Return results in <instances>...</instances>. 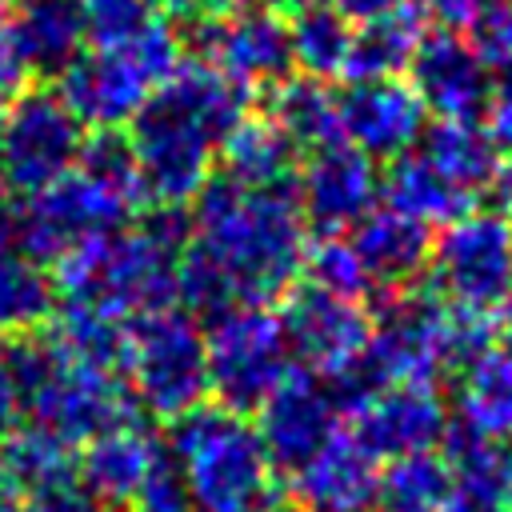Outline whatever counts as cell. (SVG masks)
Wrapping results in <instances>:
<instances>
[{"mask_svg":"<svg viewBox=\"0 0 512 512\" xmlns=\"http://www.w3.org/2000/svg\"><path fill=\"white\" fill-rule=\"evenodd\" d=\"M244 116L248 88L232 84L212 64H180L156 84L128 132L152 204H188L212 176L220 144Z\"/></svg>","mask_w":512,"mask_h":512,"instance_id":"6da1fadb","label":"cell"},{"mask_svg":"<svg viewBox=\"0 0 512 512\" xmlns=\"http://www.w3.org/2000/svg\"><path fill=\"white\" fill-rule=\"evenodd\" d=\"M196 244L224 268L240 304L284 296L304 272L308 224L296 188H244L224 172L192 196Z\"/></svg>","mask_w":512,"mask_h":512,"instance_id":"7a4b0ae2","label":"cell"},{"mask_svg":"<svg viewBox=\"0 0 512 512\" xmlns=\"http://www.w3.org/2000/svg\"><path fill=\"white\" fill-rule=\"evenodd\" d=\"M168 460L184 476L192 512H268L276 504V468L256 428L220 404L172 420Z\"/></svg>","mask_w":512,"mask_h":512,"instance_id":"3957f363","label":"cell"},{"mask_svg":"<svg viewBox=\"0 0 512 512\" xmlns=\"http://www.w3.org/2000/svg\"><path fill=\"white\" fill-rule=\"evenodd\" d=\"M176 260L140 228L100 232L56 260L52 284L64 308L100 312L112 320H140L176 300Z\"/></svg>","mask_w":512,"mask_h":512,"instance_id":"277c9868","label":"cell"},{"mask_svg":"<svg viewBox=\"0 0 512 512\" xmlns=\"http://www.w3.org/2000/svg\"><path fill=\"white\" fill-rule=\"evenodd\" d=\"M184 64L180 36L168 24H148L124 44L84 52L60 76V100L80 124L120 128L140 112L156 84Z\"/></svg>","mask_w":512,"mask_h":512,"instance_id":"5b68a950","label":"cell"},{"mask_svg":"<svg viewBox=\"0 0 512 512\" xmlns=\"http://www.w3.org/2000/svg\"><path fill=\"white\" fill-rule=\"evenodd\" d=\"M208 392L220 408L248 416L292 372V348L280 312L268 304H236L208 320L204 332Z\"/></svg>","mask_w":512,"mask_h":512,"instance_id":"8992f818","label":"cell"},{"mask_svg":"<svg viewBox=\"0 0 512 512\" xmlns=\"http://www.w3.org/2000/svg\"><path fill=\"white\" fill-rule=\"evenodd\" d=\"M128 392L136 408H148L160 420H176L204 404L208 392V360L204 332L192 312H148L128 328Z\"/></svg>","mask_w":512,"mask_h":512,"instance_id":"52a82bcc","label":"cell"},{"mask_svg":"<svg viewBox=\"0 0 512 512\" xmlns=\"http://www.w3.org/2000/svg\"><path fill=\"white\" fill-rule=\"evenodd\" d=\"M360 360L380 380V388L432 384L452 368V304L432 284L388 292L372 316Z\"/></svg>","mask_w":512,"mask_h":512,"instance_id":"ba28073f","label":"cell"},{"mask_svg":"<svg viewBox=\"0 0 512 512\" xmlns=\"http://www.w3.org/2000/svg\"><path fill=\"white\" fill-rule=\"evenodd\" d=\"M432 288L452 308L508 320L512 316V236L508 216L468 212L432 240Z\"/></svg>","mask_w":512,"mask_h":512,"instance_id":"9c48e42d","label":"cell"},{"mask_svg":"<svg viewBox=\"0 0 512 512\" xmlns=\"http://www.w3.org/2000/svg\"><path fill=\"white\" fill-rule=\"evenodd\" d=\"M84 144V124L68 112L60 92L32 88L12 100L4 112V140H0V176L8 192L32 196L76 168Z\"/></svg>","mask_w":512,"mask_h":512,"instance_id":"30bf717a","label":"cell"},{"mask_svg":"<svg viewBox=\"0 0 512 512\" xmlns=\"http://www.w3.org/2000/svg\"><path fill=\"white\" fill-rule=\"evenodd\" d=\"M20 412H28L36 428L60 436L64 444H88L112 428L136 424V400L128 384L120 380V372L84 368V364L64 360L60 352L48 376L28 392Z\"/></svg>","mask_w":512,"mask_h":512,"instance_id":"8fae6325","label":"cell"},{"mask_svg":"<svg viewBox=\"0 0 512 512\" xmlns=\"http://www.w3.org/2000/svg\"><path fill=\"white\" fill-rule=\"evenodd\" d=\"M132 212H124L116 200H108L100 188H92L76 168L60 176L56 184L20 196V232L16 248L32 260H60L68 248H76L88 236L124 228Z\"/></svg>","mask_w":512,"mask_h":512,"instance_id":"7c38bea8","label":"cell"},{"mask_svg":"<svg viewBox=\"0 0 512 512\" xmlns=\"http://www.w3.org/2000/svg\"><path fill=\"white\" fill-rule=\"evenodd\" d=\"M280 324L292 356H300L308 372H320L328 380L364 356L372 312L360 300H344L316 284H300L284 300Z\"/></svg>","mask_w":512,"mask_h":512,"instance_id":"4fadbf2b","label":"cell"},{"mask_svg":"<svg viewBox=\"0 0 512 512\" xmlns=\"http://www.w3.org/2000/svg\"><path fill=\"white\" fill-rule=\"evenodd\" d=\"M292 188H296L304 224H312L320 236H340L376 208L380 172L360 148H352L348 140H336L304 156V168Z\"/></svg>","mask_w":512,"mask_h":512,"instance_id":"5bb4252c","label":"cell"},{"mask_svg":"<svg viewBox=\"0 0 512 512\" xmlns=\"http://www.w3.org/2000/svg\"><path fill=\"white\" fill-rule=\"evenodd\" d=\"M256 412H260L256 436L276 472L304 468L336 436V420H340L336 404L328 400V388L308 368H292Z\"/></svg>","mask_w":512,"mask_h":512,"instance_id":"9a60e30c","label":"cell"},{"mask_svg":"<svg viewBox=\"0 0 512 512\" xmlns=\"http://www.w3.org/2000/svg\"><path fill=\"white\" fill-rule=\"evenodd\" d=\"M336 120L340 136L368 160H396L412 152V144H420L428 112L408 80L384 76L348 80V88L336 96Z\"/></svg>","mask_w":512,"mask_h":512,"instance_id":"2e32d148","label":"cell"},{"mask_svg":"<svg viewBox=\"0 0 512 512\" xmlns=\"http://www.w3.org/2000/svg\"><path fill=\"white\" fill-rule=\"evenodd\" d=\"M448 432V408L432 384H388L356 412V444L380 460L432 452Z\"/></svg>","mask_w":512,"mask_h":512,"instance_id":"e0dca14e","label":"cell"},{"mask_svg":"<svg viewBox=\"0 0 512 512\" xmlns=\"http://www.w3.org/2000/svg\"><path fill=\"white\" fill-rule=\"evenodd\" d=\"M408 84L420 96L424 112H436L440 120H476L492 92L488 64L452 28L424 32L408 64Z\"/></svg>","mask_w":512,"mask_h":512,"instance_id":"ac0fdd59","label":"cell"},{"mask_svg":"<svg viewBox=\"0 0 512 512\" xmlns=\"http://www.w3.org/2000/svg\"><path fill=\"white\" fill-rule=\"evenodd\" d=\"M420 156L476 204L484 200L488 212L504 216L512 208V160L476 120H436L420 136Z\"/></svg>","mask_w":512,"mask_h":512,"instance_id":"d6986e66","label":"cell"},{"mask_svg":"<svg viewBox=\"0 0 512 512\" xmlns=\"http://www.w3.org/2000/svg\"><path fill=\"white\" fill-rule=\"evenodd\" d=\"M216 72H224L232 84H280L292 76V44L288 24L276 8H244L236 16H224L216 28V44L208 60Z\"/></svg>","mask_w":512,"mask_h":512,"instance_id":"ffe728a7","label":"cell"},{"mask_svg":"<svg viewBox=\"0 0 512 512\" xmlns=\"http://www.w3.org/2000/svg\"><path fill=\"white\" fill-rule=\"evenodd\" d=\"M292 484L296 504L308 512H372L380 504V464L352 432H336L304 468L292 472Z\"/></svg>","mask_w":512,"mask_h":512,"instance_id":"44dd1931","label":"cell"},{"mask_svg":"<svg viewBox=\"0 0 512 512\" xmlns=\"http://www.w3.org/2000/svg\"><path fill=\"white\" fill-rule=\"evenodd\" d=\"M352 252L360 256V268L368 284H380L384 292L412 288L432 256V228L396 212V208H372L352 228Z\"/></svg>","mask_w":512,"mask_h":512,"instance_id":"7402d4cb","label":"cell"},{"mask_svg":"<svg viewBox=\"0 0 512 512\" xmlns=\"http://www.w3.org/2000/svg\"><path fill=\"white\" fill-rule=\"evenodd\" d=\"M444 464L452 476V496L444 512H512V448L476 436L464 424L444 432Z\"/></svg>","mask_w":512,"mask_h":512,"instance_id":"603a6c76","label":"cell"},{"mask_svg":"<svg viewBox=\"0 0 512 512\" xmlns=\"http://www.w3.org/2000/svg\"><path fill=\"white\" fill-rule=\"evenodd\" d=\"M8 28L32 76H44V80L64 76L84 56L88 24H84L80 0H16Z\"/></svg>","mask_w":512,"mask_h":512,"instance_id":"cb8c5ba5","label":"cell"},{"mask_svg":"<svg viewBox=\"0 0 512 512\" xmlns=\"http://www.w3.org/2000/svg\"><path fill=\"white\" fill-rule=\"evenodd\" d=\"M160 456V444L140 424H124L84 444L76 456V480L96 504H128Z\"/></svg>","mask_w":512,"mask_h":512,"instance_id":"d4e9b609","label":"cell"},{"mask_svg":"<svg viewBox=\"0 0 512 512\" xmlns=\"http://www.w3.org/2000/svg\"><path fill=\"white\" fill-rule=\"evenodd\" d=\"M380 192L388 200V208L428 224V228H448L452 220L476 212V200L468 192H460L456 184H448L420 152H404L392 160V168L380 176Z\"/></svg>","mask_w":512,"mask_h":512,"instance_id":"484cf974","label":"cell"},{"mask_svg":"<svg viewBox=\"0 0 512 512\" xmlns=\"http://www.w3.org/2000/svg\"><path fill=\"white\" fill-rule=\"evenodd\" d=\"M456 424L476 436L512 440V360L496 348L480 352L464 368H456Z\"/></svg>","mask_w":512,"mask_h":512,"instance_id":"4316f807","label":"cell"},{"mask_svg":"<svg viewBox=\"0 0 512 512\" xmlns=\"http://www.w3.org/2000/svg\"><path fill=\"white\" fill-rule=\"evenodd\" d=\"M420 40H424V16L416 12V4H400L396 12L376 16V20H368L352 32L344 76L348 80L400 76V72H408Z\"/></svg>","mask_w":512,"mask_h":512,"instance_id":"83f0119b","label":"cell"},{"mask_svg":"<svg viewBox=\"0 0 512 512\" xmlns=\"http://www.w3.org/2000/svg\"><path fill=\"white\" fill-rule=\"evenodd\" d=\"M224 152V176L244 184V188H292L296 184V148L272 120H240L228 140L220 144Z\"/></svg>","mask_w":512,"mask_h":512,"instance_id":"f1b7e54d","label":"cell"},{"mask_svg":"<svg viewBox=\"0 0 512 512\" xmlns=\"http://www.w3.org/2000/svg\"><path fill=\"white\" fill-rule=\"evenodd\" d=\"M264 120H272L296 152H316L324 144L344 140L336 120V96L324 88V80L312 76H288L272 84Z\"/></svg>","mask_w":512,"mask_h":512,"instance_id":"f546056e","label":"cell"},{"mask_svg":"<svg viewBox=\"0 0 512 512\" xmlns=\"http://www.w3.org/2000/svg\"><path fill=\"white\" fill-rule=\"evenodd\" d=\"M56 312V284L40 260L0 248V336H28Z\"/></svg>","mask_w":512,"mask_h":512,"instance_id":"4dcf8cb0","label":"cell"},{"mask_svg":"<svg viewBox=\"0 0 512 512\" xmlns=\"http://www.w3.org/2000/svg\"><path fill=\"white\" fill-rule=\"evenodd\" d=\"M288 44H292V68H300L312 80H332L344 76L352 24L332 4H308L288 24Z\"/></svg>","mask_w":512,"mask_h":512,"instance_id":"1f68e13d","label":"cell"},{"mask_svg":"<svg viewBox=\"0 0 512 512\" xmlns=\"http://www.w3.org/2000/svg\"><path fill=\"white\" fill-rule=\"evenodd\" d=\"M76 172L92 188H100L108 200H116L124 212H136L148 196L136 152L120 128H96L92 136H84L80 156H76Z\"/></svg>","mask_w":512,"mask_h":512,"instance_id":"d6a6232c","label":"cell"},{"mask_svg":"<svg viewBox=\"0 0 512 512\" xmlns=\"http://www.w3.org/2000/svg\"><path fill=\"white\" fill-rule=\"evenodd\" d=\"M48 340L64 360L100 368V372H120L128 356V324L100 312H84V308H64Z\"/></svg>","mask_w":512,"mask_h":512,"instance_id":"836d02e7","label":"cell"},{"mask_svg":"<svg viewBox=\"0 0 512 512\" xmlns=\"http://www.w3.org/2000/svg\"><path fill=\"white\" fill-rule=\"evenodd\" d=\"M4 464L16 476L20 492H36V488H52V484H68L76 480V456L72 444H64L60 436L28 424L20 432H8L4 444Z\"/></svg>","mask_w":512,"mask_h":512,"instance_id":"e575fe53","label":"cell"},{"mask_svg":"<svg viewBox=\"0 0 512 512\" xmlns=\"http://www.w3.org/2000/svg\"><path fill=\"white\" fill-rule=\"evenodd\" d=\"M452 496L448 464L432 452L392 460L388 472H380V508H436L444 512Z\"/></svg>","mask_w":512,"mask_h":512,"instance_id":"d590c367","label":"cell"},{"mask_svg":"<svg viewBox=\"0 0 512 512\" xmlns=\"http://www.w3.org/2000/svg\"><path fill=\"white\" fill-rule=\"evenodd\" d=\"M176 296L184 300L188 312H200V316H208V320L240 304L232 280L224 276V268H220L196 240H192V244L180 252V260H176Z\"/></svg>","mask_w":512,"mask_h":512,"instance_id":"8d00e7d4","label":"cell"},{"mask_svg":"<svg viewBox=\"0 0 512 512\" xmlns=\"http://www.w3.org/2000/svg\"><path fill=\"white\" fill-rule=\"evenodd\" d=\"M304 272H308V284H316L332 296H344V300H360L372 288L360 268V256L352 252V244L344 236H320L316 244H308Z\"/></svg>","mask_w":512,"mask_h":512,"instance_id":"74e56055","label":"cell"},{"mask_svg":"<svg viewBox=\"0 0 512 512\" xmlns=\"http://www.w3.org/2000/svg\"><path fill=\"white\" fill-rule=\"evenodd\" d=\"M164 4L168 0H80L88 40H96V48H112V44L132 40L136 32L156 24V12Z\"/></svg>","mask_w":512,"mask_h":512,"instance_id":"f35d334b","label":"cell"},{"mask_svg":"<svg viewBox=\"0 0 512 512\" xmlns=\"http://www.w3.org/2000/svg\"><path fill=\"white\" fill-rule=\"evenodd\" d=\"M468 44L488 68H512V0H484L468 20Z\"/></svg>","mask_w":512,"mask_h":512,"instance_id":"ab89813d","label":"cell"},{"mask_svg":"<svg viewBox=\"0 0 512 512\" xmlns=\"http://www.w3.org/2000/svg\"><path fill=\"white\" fill-rule=\"evenodd\" d=\"M128 512H192L184 476L176 472V464L168 456H160L156 468L144 476V484L132 492Z\"/></svg>","mask_w":512,"mask_h":512,"instance_id":"60d3db41","label":"cell"},{"mask_svg":"<svg viewBox=\"0 0 512 512\" xmlns=\"http://www.w3.org/2000/svg\"><path fill=\"white\" fill-rule=\"evenodd\" d=\"M140 232H144L156 248H164L168 256H180V252L192 244L196 224H192V212H188L184 204H152V208L144 212V220H140Z\"/></svg>","mask_w":512,"mask_h":512,"instance_id":"b9f144b4","label":"cell"},{"mask_svg":"<svg viewBox=\"0 0 512 512\" xmlns=\"http://www.w3.org/2000/svg\"><path fill=\"white\" fill-rule=\"evenodd\" d=\"M96 508L100 504L80 488V480L36 488V492H24V500H20V512H96Z\"/></svg>","mask_w":512,"mask_h":512,"instance_id":"7bdbcfd3","label":"cell"},{"mask_svg":"<svg viewBox=\"0 0 512 512\" xmlns=\"http://www.w3.org/2000/svg\"><path fill=\"white\" fill-rule=\"evenodd\" d=\"M484 116H488V136L500 152H512V68L492 80V92H488V104H484Z\"/></svg>","mask_w":512,"mask_h":512,"instance_id":"ee69618b","label":"cell"},{"mask_svg":"<svg viewBox=\"0 0 512 512\" xmlns=\"http://www.w3.org/2000/svg\"><path fill=\"white\" fill-rule=\"evenodd\" d=\"M28 76H32L28 72V60H24L12 28H8V16H0V100L4 96H20L24 84H28Z\"/></svg>","mask_w":512,"mask_h":512,"instance_id":"f6af8a7d","label":"cell"},{"mask_svg":"<svg viewBox=\"0 0 512 512\" xmlns=\"http://www.w3.org/2000/svg\"><path fill=\"white\" fill-rule=\"evenodd\" d=\"M408 4H416V12L424 20L432 16V20H440L444 28L456 32V28H468V20L480 12L484 0H408Z\"/></svg>","mask_w":512,"mask_h":512,"instance_id":"bcb514c9","label":"cell"},{"mask_svg":"<svg viewBox=\"0 0 512 512\" xmlns=\"http://www.w3.org/2000/svg\"><path fill=\"white\" fill-rule=\"evenodd\" d=\"M400 4H408V0H332V8L352 24H368V20H376V16H388V12H396Z\"/></svg>","mask_w":512,"mask_h":512,"instance_id":"7dc6e473","label":"cell"},{"mask_svg":"<svg viewBox=\"0 0 512 512\" xmlns=\"http://www.w3.org/2000/svg\"><path fill=\"white\" fill-rule=\"evenodd\" d=\"M16 416H20V396H16V384H12V372L4 360V344H0V436H8L16 428Z\"/></svg>","mask_w":512,"mask_h":512,"instance_id":"c3c4849f","label":"cell"},{"mask_svg":"<svg viewBox=\"0 0 512 512\" xmlns=\"http://www.w3.org/2000/svg\"><path fill=\"white\" fill-rule=\"evenodd\" d=\"M20 500H24V492H20L16 476L8 472V464L0 456V512H20Z\"/></svg>","mask_w":512,"mask_h":512,"instance_id":"681fc988","label":"cell"},{"mask_svg":"<svg viewBox=\"0 0 512 512\" xmlns=\"http://www.w3.org/2000/svg\"><path fill=\"white\" fill-rule=\"evenodd\" d=\"M196 8L224 20V16H236V12H244V8H256V0H196Z\"/></svg>","mask_w":512,"mask_h":512,"instance_id":"f907efd6","label":"cell"},{"mask_svg":"<svg viewBox=\"0 0 512 512\" xmlns=\"http://www.w3.org/2000/svg\"><path fill=\"white\" fill-rule=\"evenodd\" d=\"M276 12H300V8H308V4H324V0H268Z\"/></svg>","mask_w":512,"mask_h":512,"instance_id":"816d5d0a","label":"cell"},{"mask_svg":"<svg viewBox=\"0 0 512 512\" xmlns=\"http://www.w3.org/2000/svg\"><path fill=\"white\" fill-rule=\"evenodd\" d=\"M500 352H504V356L512 360V316L504 320V348H500Z\"/></svg>","mask_w":512,"mask_h":512,"instance_id":"f5cc1de1","label":"cell"},{"mask_svg":"<svg viewBox=\"0 0 512 512\" xmlns=\"http://www.w3.org/2000/svg\"><path fill=\"white\" fill-rule=\"evenodd\" d=\"M268 512H308V508H300V504H272Z\"/></svg>","mask_w":512,"mask_h":512,"instance_id":"db71d44e","label":"cell"},{"mask_svg":"<svg viewBox=\"0 0 512 512\" xmlns=\"http://www.w3.org/2000/svg\"><path fill=\"white\" fill-rule=\"evenodd\" d=\"M380 512H436V508H380Z\"/></svg>","mask_w":512,"mask_h":512,"instance_id":"11a10c76","label":"cell"},{"mask_svg":"<svg viewBox=\"0 0 512 512\" xmlns=\"http://www.w3.org/2000/svg\"><path fill=\"white\" fill-rule=\"evenodd\" d=\"M0 140H4V104H0Z\"/></svg>","mask_w":512,"mask_h":512,"instance_id":"9f6ffc18","label":"cell"},{"mask_svg":"<svg viewBox=\"0 0 512 512\" xmlns=\"http://www.w3.org/2000/svg\"><path fill=\"white\" fill-rule=\"evenodd\" d=\"M12 4H16V0H0V12H4V8H12Z\"/></svg>","mask_w":512,"mask_h":512,"instance_id":"6f0895ef","label":"cell"},{"mask_svg":"<svg viewBox=\"0 0 512 512\" xmlns=\"http://www.w3.org/2000/svg\"><path fill=\"white\" fill-rule=\"evenodd\" d=\"M508 236H512V220H508Z\"/></svg>","mask_w":512,"mask_h":512,"instance_id":"680465c9","label":"cell"}]
</instances>
